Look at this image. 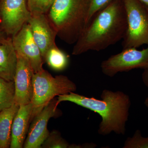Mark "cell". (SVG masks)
Listing matches in <instances>:
<instances>
[{
    "mask_svg": "<svg viewBox=\"0 0 148 148\" xmlns=\"http://www.w3.org/2000/svg\"><path fill=\"white\" fill-rule=\"evenodd\" d=\"M41 148H81L83 145L72 144L70 145L67 141L61 137V133L54 130L49 133L47 138L44 141Z\"/></svg>",
    "mask_w": 148,
    "mask_h": 148,
    "instance_id": "17",
    "label": "cell"
},
{
    "mask_svg": "<svg viewBox=\"0 0 148 148\" xmlns=\"http://www.w3.org/2000/svg\"><path fill=\"white\" fill-rule=\"evenodd\" d=\"M14 82L0 77V111L12 106L14 103Z\"/></svg>",
    "mask_w": 148,
    "mask_h": 148,
    "instance_id": "16",
    "label": "cell"
},
{
    "mask_svg": "<svg viewBox=\"0 0 148 148\" xmlns=\"http://www.w3.org/2000/svg\"><path fill=\"white\" fill-rule=\"evenodd\" d=\"M12 40L17 54L27 58L31 64L34 73L44 70L43 68L44 61L28 23L24 24L20 31L12 37Z\"/></svg>",
    "mask_w": 148,
    "mask_h": 148,
    "instance_id": "9",
    "label": "cell"
},
{
    "mask_svg": "<svg viewBox=\"0 0 148 148\" xmlns=\"http://www.w3.org/2000/svg\"><path fill=\"white\" fill-rule=\"evenodd\" d=\"M144 103H145V105L146 107L148 109V96L146 98Z\"/></svg>",
    "mask_w": 148,
    "mask_h": 148,
    "instance_id": "24",
    "label": "cell"
},
{
    "mask_svg": "<svg viewBox=\"0 0 148 148\" xmlns=\"http://www.w3.org/2000/svg\"><path fill=\"white\" fill-rule=\"evenodd\" d=\"M123 148H148V137H144L140 130H137L132 137H128Z\"/></svg>",
    "mask_w": 148,
    "mask_h": 148,
    "instance_id": "19",
    "label": "cell"
},
{
    "mask_svg": "<svg viewBox=\"0 0 148 148\" xmlns=\"http://www.w3.org/2000/svg\"><path fill=\"white\" fill-rule=\"evenodd\" d=\"M28 23L44 60L48 50L56 45L55 42L56 38L57 36L56 30L47 14L32 15Z\"/></svg>",
    "mask_w": 148,
    "mask_h": 148,
    "instance_id": "11",
    "label": "cell"
},
{
    "mask_svg": "<svg viewBox=\"0 0 148 148\" xmlns=\"http://www.w3.org/2000/svg\"><path fill=\"white\" fill-rule=\"evenodd\" d=\"M113 0H90V8L87 18V24L92 17L98 12L108 5Z\"/></svg>",
    "mask_w": 148,
    "mask_h": 148,
    "instance_id": "20",
    "label": "cell"
},
{
    "mask_svg": "<svg viewBox=\"0 0 148 148\" xmlns=\"http://www.w3.org/2000/svg\"><path fill=\"white\" fill-rule=\"evenodd\" d=\"M139 1L148 7V0H139Z\"/></svg>",
    "mask_w": 148,
    "mask_h": 148,
    "instance_id": "23",
    "label": "cell"
},
{
    "mask_svg": "<svg viewBox=\"0 0 148 148\" xmlns=\"http://www.w3.org/2000/svg\"><path fill=\"white\" fill-rule=\"evenodd\" d=\"M122 1L127 18L123 49L148 45V7L139 0Z\"/></svg>",
    "mask_w": 148,
    "mask_h": 148,
    "instance_id": "5",
    "label": "cell"
},
{
    "mask_svg": "<svg viewBox=\"0 0 148 148\" xmlns=\"http://www.w3.org/2000/svg\"><path fill=\"white\" fill-rule=\"evenodd\" d=\"M31 15L27 0H0V26L8 37L15 36Z\"/></svg>",
    "mask_w": 148,
    "mask_h": 148,
    "instance_id": "7",
    "label": "cell"
},
{
    "mask_svg": "<svg viewBox=\"0 0 148 148\" xmlns=\"http://www.w3.org/2000/svg\"><path fill=\"white\" fill-rule=\"evenodd\" d=\"M6 35L5 34L4 32H3L2 29L0 26V43L3 42L8 37H6Z\"/></svg>",
    "mask_w": 148,
    "mask_h": 148,
    "instance_id": "22",
    "label": "cell"
},
{
    "mask_svg": "<svg viewBox=\"0 0 148 148\" xmlns=\"http://www.w3.org/2000/svg\"><path fill=\"white\" fill-rule=\"evenodd\" d=\"M57 99L51 100L34 118L29 127L23 148H40L49 132L47 129L49 121L59 114Z\"/></svg>",
    "mask_w": 148,
    "mask_h": 148,
    "instance_id": "8",
    "label": "cell"
},
{
    "mask_svg": "<svg viewBox=\"0 0 148 148\" xmlns=\"http://www.w3.org/2000/svg\"><path fill=\"white\" fill-rule=\"evenodd\" d=\"M33 94L31 121L57 95H64L77 90L75 83L66 76L53 77L47 71L34 73L32 78Z\"/></svg>",
    "mask_w": 148,
    "mask_h": 148,
    "instance_id": "4",
    "label": "cell"
},
{
    "mask_svg": "<svg viewBox=\"0 0 148 148\" xmlns=\"http://www.w3.org/2000/svg\"><path fill=\"white\" fill-rule=\"evenodd\" d=\"M32 111L31 103L19 106L12 126L10 148H23L31 123Z\"/></svg>",
    "mask_w": 148,
    "mask_h": 148,
    "instance_id": "12",
    "label": "cell"
},
{
    "mask_svg": "<svg viewBox=\"0 0 148 148\" xmlns=\"http://www.w3.org/2000/svg\"><path fill=\"white\" fill-rule=\"evenodd\" d=\"M90 0H55L47 15L57 36L75 43L87 24Z\"/></svg>",
    "mask_w": 148,
    "mask_h": 148,
    "instance_id": "3",
    "label": "cell"
},
{
    "mask_svg": "<svg viewBox=\"0 0 148 148\" xmlns=\"http://www.w3.org/2000/svg\"><path fill=\"white\" fill-rule=\"evenodd\" d=\"M101 67L103 73L111 77L119 73L129 71L134 69H147L148 68V46L141 50L134 47L124 49L120 53L111 56L103 61Z\"/></svg>",
    "mask_w": 148,
    "mask_h": 148,
    "instance_id": "6",
    "label": "cell"
},
{
    "mask_svg": "<svg viewBox=\"0 0 148 148\" xmlns=\"http://www.w3.org/2000/svg\"><path fill=\"white\" fill-rule=\"evenodd\" d=\"M101 98L98 100L71 92L58 95L57 102L58 105L64 101L71 102L98 114L102 118L98 129L99 135L105 136L112 132L125 135L131 106L129 96L120 90L105 89Z\"/></svg>",
    "mask_w": 148,
    "mask_h": 148,
    "instance_id": "2",
    "label": "cell"
},
{
    "mask_svg": "<svg viewBox=\"0 0 148 148\" xmlns=\"http://www.w3.org/2000/svg\"><path fill=\"white\" fill-rule=\"evenodd\" d=\"M55 0H27L28 9L32 15L47 14Z\"/></svg>",
    "mask_w": 148,
    "mask_h": 148,
    "instance_id": "18",
    "label": "cell"
},
{
    "mask_svg": "<svg viewBox=\"0 0 148 148\" xmlns=\"http://www.w3.org/2000/svg\"><path fill=\"white\" fill-rule=\"evenodd\" d=\"M17 57V68L14 80L15 87L14 103L20 106L32 102L33 94L32 78L34 73L27 58L18 54Z\"/></svg>",
    "mask_w": 148,
    "mask_h": 148,
    "instance_id": "10",
    "label": "cell"
},
{
    "mask_svg": "<svg viewBox=\"0 0 148 148\" xmlns=\"http://www.w3.org/2000/svg\"><path fill=\"white\" fill-rule=\"evenodd\" d=\"M18 57L12 42V38L8 37L0 43V77L14 81Z\"/></svg>",
    "mask_w": 148,
    "mask_h": 148,
    "instance_id": "13",
    "label": "cell"
},
{
    "mask_svg": "<svg viewBox=\"0 0 148 148\" xmlns=\"http://www.w3.org/2000/svg\"><path fill=\"white\" fill-rule=\"evenodd\" d=\"M127 29L122 0H113L88 22L74 45L73 55L89 51H100L123 39Z\"/></svg>",
    "mask_w": 148,
    "mask_h": 148,
    "instance_id": "1",
    "label": "cell"
},
{
    "mask_svg": "<svg viewBox=\"0 0 148 148\" xmlns=\"http://www.w3.org/2000/svg\"><path fill=\"white\" fill-rule=\"evenodd\" d=\"M144 70L142 74V79L144 84L148 88V68Z\"/></svg>",
    "mask_w": 148,
    "mask_h": 148,
    "instance_id": "21",
    "label": "cell"
},
{
    "mask_svg": "<svg viewBox=\"0 0 148 148\" xmlns=\"http://www.w3.org/2000/svg\"><path fill=\"white\" fill-rule=\"evenodd\" d=\"M69 55L56 45L48 50L44 61L51 69L60 71L66 69L69 65Z\"/></svg>",
    "mask_w": 148,
    "mask_h": 148,
    "instance_id": "15",
    "label": "cell"
},
{
    "mask_svg": "<svg viewBox=\"0 0 148 148\" xmlns=\"http://www.w3.org/2000/svg\"><path fill=\"white\" fill-rule=\"evenodd\" d=\"M19 108L14 103L10 108L0 111V148H10L12 126Z\"/></svg>",
    "mask_w": 148,
    "mask_h": 148,
    "instance_id": "14",
    "label": "cell"
}]
</instances>
